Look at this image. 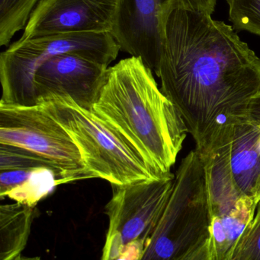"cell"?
Here are the masks:
<instances>
[{
    "label": "cell",
    "mask_w": 260,
    "mask_h": 260,
    "mask_svg": "<svg viewBox=\"0 0 260 260\" xmlns=\"http://www.w3.org/2000/svg\"><path fill=\"white\" fill-rule=\"evenodd\" d=\"M37 106L68 133L90 179L100 178L111 185L123 186L160 178L148 170L93 110L82 108L70 96L40 98Z\"/></svg>",
    "instance_id": "3"
},
{
    "label": "cell",
    "mask_w": 260,
    "mask_h": 260,
    "mask_svg": "<svg viewBox=\"0 0 260 260\" xmlns=\"http://www.w3.org/2000/svg\"><path fill=\"white\" fill-rule=\"evenodd\" d=\"M36 207L15 203L0 206V260H18L27 245Z\"/></svg>",
    "instance_id": "13"
},
{
    "label": "cell",
    "mask_w": 260,
    "mask_h": 260,
    "mask_svg": "<svg viewBox=\"0 0 260 260\" xmlns=\"http://www.w3.org/2000/svg\"><path fill=\"white\" fill-rule=\"evenodd\" d=\"M230 260H260V201L254 218L237 243Z\"/></svg>",
    "instance_id": "18"
},
{
    "label": "cell",
    "mask_w": 260,
    "mask_h": 260,
    "mask_svg": "<svg viewBox=\"0 0 260 260\" xmlns=\"http://www.w3.org/2000/svg\"><path fill=\"white\" fill-rule=\"evenodd\" d=\"M107 70V66L78 53L52 56L35 73L37 101L50 95H67L82 108L92 110L105 83Z\"/></svg>",
    "instance_id": "10"
},
{
    "label": "cell",
    "mask_w": 260,
    "mask_h": 260,
    "mask_svg": "<svg viewBox=\"0 0 260 260\" xmlns=\"http://www.w3.org/2000/svg\"><path fill=\"white\" fill-rule=\"evenodd\" d=\"M0 144L24 148L50 162L67 183L90 179L65 129L38 106L0 102Z\"/></svg>",
    "instance_id": "7"
},
{
    "label": "cell",
    "mask_w": 260,
    "mask_h": 260,
    "mask_svg": "<svg viewBox=\"0 0 260 260\" xmlns=\"http://www.w3.org/2000/svg\"><path fill=\"white\" fill-rule=\"evenodd\" d=\"M229 167L240 195L260 201V122L247 112L232 126Z\"/></svg>",
    "instance_id": "11"
},
{
    "label": "cell",
    "mask_w": 260,
    "mask_h": 260,
    "mask_svg": "<svg viewBox=\"0 0 260 260\" xmlns=\"http://www.w3.org/2000/svg\"><path fill=\"white\" fill-rule=\"evenodd\" d=\"M18 260H41L39 256H32V257H27V256H21Z\"/></svg>",
    "instance_id": "20"
},
{
    "label": "cell",
    "mask_w": 260,
    "mask_h": 260,
    "mask_svg": "<svg viewBox=\"0 0 260 260\" xmlns=\"http://www.w3.org/2000/svg\"><path fill=\"white\" fill-rule=\"evenodd\" d=\"M175 175L131 184L111 185L105 208L108 218L101 260H140L164 212Z\"/></svg>",
    "instance_id": "6"
},
{
    "label": "cell",
    "mask_w": 260,
    "mask_h": 260,
    "mask_svg": "<svg viewBox=\"0 0 260 260\" xmlns=\"http://www.w3.org/2000/svg\"><path fill=\"white\" fill-rule=\"evenodd\" d=\"M234 28L260 36V0H226Z\"/></svg>",
    "instance_id": "17"
},
{
    "label": "cell",
    "mask_w": 260,
    "mask_h": 260,
    "mask_svg": "<svg viewBox=\"0 0 260 260\" xmlns=\"http://www.w3.org/2000/svg\"><path fill=\"white\" fill-rule=\"evenodd\" d=\"M120 46L110 33H70L18 40L0 55L1 102L37 105L34 78L41 63L52 56L74 53L108 67L118 57Z\"/></svg>",
    "instance_id": "5"
},
{
    "label": "cell",
    "mask_w": 260,
    "mask_h": 260,
    "mask_svg": "<svg viewBox=\"0 0 260 260\" xmlns=\"http://www.w3.org/2000/svg\"><path fill=\"white\" fill-rule=\"evenodd\" d=\"M186 260H215L210 239L209 238Z\"/></svg>",
    "instance_id": "19"
},
{
    "label": "cell",
    "mask_w": 260,
    "mask_h": 260,
    "mask_svg": "<svg viewBox=\"0 0 260 260\" xmlns=\"http://www.w3.org/2000/svg\"><path fill=\"white\" fill-rule=\"evenodd\" d=\"M92 110L154 176L171 174L189 130L141 59L131 56L108 68Z\"/></svg>",
    "instance_id": "2"
},
{
    "label": "cell",
    "mask_w": 260,
    "mask_h": 260,
    "mask_svg": "<svg viewBox=\"0 0 260 260\" xmlns=\"http://www.w3.org/2000/svg\"><path fill=\"white\" fill-rule=\"evenodd\" d=\"M118 0H40L20 40L70 33H111Z\"/></svg>",
    "instance_id": "9"
},
{
    "label": "cell",
    "mask_w": 260,
    "mask_h": 260,
    "mask_svg": "<svg viewBox=\"0 0 260 260\" xmlns=\"http://www.w3.org/2000/svg\"><path fill=\"white\" fill-rule=\"evenodd\" d=\"M204 160L196 150L182 160L164 212L140 260H186L209 238Z\"/></svg>",
    "instance_id": "4"
},
{
    "label": "cell",
    "mask_w": 260,
    "mask_h": 260,
    "mask_svg": "<svg viewBox=\"0 0 260 260\" xmlns=\"http://www.w3.org/2000/svg\"><path fill=\"white\" fill-rule=\"evenodd\" d=\"M259 200H260V190H259Z\"/></svg>",
    "instance_id": "21"
},
{
    "label": "cell",
    "mask_w": 260,
    "mask_h": 260,
    "mask_svg": "<svg viewBox=\"0 0 260 260\" xmlns=\"http://www.w3.org/2000/svg\"><path fill=\"white\" fill-rule=\"evenodd\" d=\"M40 0H0V46L9 47L17 32L23 30Z\"/></svg>",
    "instance_id": "14"
},
{
    "label": "cell",
    "mask_w": 260,
    "mask_h": 260,
    "mask_svg": "<svg viewBox=\"0 0 260 260\" xmlns=\"http://www.w3.org/2000/svg\"><path fill=\"white\" fill-rule=\"evenodd\" d=\"M169 0H118L115 21L111 35L121 50L140 58L158 74L162 39L160 15ZM186 4L212 15L217 0H182Z\"/></svg>",
    "instance_id": "8"
},
{
    "label": "cell",
    "mask_w": 260,
    "mask_h": 260,
    "mask_svg": "<svg viewBox=\"0 0 260 260\" xmlns=\"http://www.w3.org/2000/svg\"><path fill=\"white\" fill-rule=\"evenodd\" d=\"M63 184L57 173L49 168L0 171V197L36 207L58 185Z\"/></svg>",
    "instance_id": "12"
},
{
    "label": "cell",
    "mask_w": 260,
    "mask_h": 260,
    "mask_svg": "<svg viewBox=\"0 0 260 260\" xmlns=\"http://www.w3.org/2000/svg\"><path fill=\"white\" fill-rule=\"evenodd\" d=\"M40 168L53 170L57 173L63 183H67L62 172L42 157L19 147L0 144V171Z\"/></svg>",
    "instance_id": "16"
},
{
    "label": "cell",
    "mask_w": 260,
    "mask_h": 260,
    "mask_svg": "<svg viewBox=\"0 0 260 260\" xmlns=\"http://www.w3.org/2000/svg\"><path fill=\"white\" fill-rule=\"evenodd\" d=\"M259 200L255 197H241L235 204V207L224 216L219 217L223 229L227 237L230 253L228 259H230L232 252L244 233L247 226L252 222Z\"/></svg>",
    "instance_id": "15"
},
{
    "label": "cell",
    "mask_w": 260,
    "mask_h": 260,
    "mask_svg": "<svg viewBox=\"0 0 260 260\" xmlns=\"http://www.w3.org/2000/svg\"><path fill=\"white\" fill-rule=\"evenodd\" d=\"M160 24L162 91L206 160L259 94L260 59L233 26L182 0L165 3Z\"/></svg>",
    "instance_id": "1"
}]
</instances>
